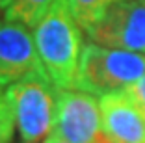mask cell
Returning a JSON list of instances; mask_svg holds the SVG:
<instances>
[{"label": "cell", "instance_id": "obj_7", "mask_svg": "<svg viewBox=\"0 0 145 143\" xmlns=\"http://www.w3.org/2000/svg\"><path fill=\"white\" fill-rule=\"evenodd\" d=\"M103 128L112 143H145V114L125 91L101 95Z\"/></svg>", "mask_w": 145, "mask_h": 143}, {"label": "cell", "instance_id": "obj_13", "mask_svg": "<svg viewBox=\"0 0 145 143\" xmlns=\"http://www.w3.org/2000/svg\"><path fill=\"white\" fill-rule=\"evenodd\" d=\"M9 4V0H0V9H2V11H4L6 9V6Z\"/></svg>", "mask_w": 145, "mask_h": 143}, {"label": "cell", "instance_id": "obj_1", "mask_svg": "<svg viewBox=\"0 0 145 143\" xmlns=\"http://www.w3.org/2000/svg\"><path fill=\"white\" fill-rule=\"evenodd\" d=\"M34 41L50 82L58 89H74L84 43L69 0H56L52 4L34 28Z\"/></svg>", "mask_w": 145, "mask_h": 143}, {"label": "cell", "instance_id": "obj_8", "mask_svg": "<svg viewBox=\"0 0 145 143\" xmlns=\"http://www.w3.org/2000/svg\"><path fill=\"white\" fill-rule=\"evenodd\" d=\"M56 0H9L4 9L8 21L22 22L28 28H35Z\"/></svg>", "mask_w": 145, "mask_h": 143}, {"label": "cell", "instance_id": "obj_4", "mask_svg": "<svg viewBox=\"0 0 145 143\" xmlns=\"http://www.w3.org/2000/svg\"><path fill=\"white\" fill-rule=\"evenodd\" d=\"M86 32L97 45L145 54V0L115 2Z\"/></svg>", "mask_w": 145, "mask_h": 143}, {"label": "cell", "instance_id": "obj_10", "mask_svg": "<svg viewBox=\"0 0 145 143\" xmlns=\"http://www.w3.org/2000/svg\"><path fill=\"white\" fill-rule=\"evenodd\" d=\"M15 132V115L6 91L0 87V143H11Z\"/></svg>", "mask_w": 145, "mask_h": 143}, {"label": "cell", "instance_id": "obj_9", "mask_svg": "<svg viewBox=\"0 0 145 143\" xmlns=\"http://www.w3.org/2000/svg\"><path fill=\"white\" fill-rule=\"evenodd\" d=\"M119 0H69V8L80 28L88 30L103 17V13Z\"/></svg>", "mask_w": 145, "mask_h": 143}, {"label": "cell", "instance_id": "obj_6", "mask_svg": "<svg viewBox=\"0 0 145 143\" xmlns=\"http://www.w3.org/2000/svg\"><path fill=\"white\" fill-rule=\"evenodd\" d=\"M34 74L48 76L28 26L8 19L0 21V87Z\"/></svg>", "mask_w": 145, "mask_h": 143}, {"label": "cell", "instance_id": "obj_2", "mask_svg": "<svg viewBox=\"0 0 145 143\" xmlns=\"http://www.w3.org/2000/svg\"><path fill=\"white\" fill-rule=\"evenodd\" d=\"M145 74V54L88 43L80 56L74 89L106 95L123 91Z\"/></svg>", "mask_w": 145, "mask_h": 143}, {"label": "cell", "instance_id": "obj_14", "mask_svg": "<svg viewBox=\"0 0 145 143\" xmlns=\"http://www.w3.org/2000/svg\"><path fill=\"white\" fill-rule=\"evenodd\" d=\"M0 11H2V9H0Z\"/></svg>", "mask_w": 145, "mask_h": 143}, {"label": "cell", "instance_id": "obj_12", "mask_svg": "<svg viewBox=\"0 0 145 143\" xmlns=\"http://www.w3.org/2000/svg\"><path fill=\"white\" fill-rule=\"evenodd\" d=\"M45 143H71V141H67V139H63L61 136H58V134H54V132H50V134L47 136V139H45Z\"/></svg>", "mask_w": 145, "mask_h": 143}, {"label": "cell", "instance_id": "obj_3", "mask_svg": "<svg viewBox=\"0 0 145 143\" xmlns=\"http://www.w3.org/2000/svg\"><path fill=\"white\" fill-rule=\"evenodd\" d=\"M48 76L34 74L6 87L21 143H41L52 132L58 112V93Z\"/></svg>", "mask_w": 145, "mask_h": 143}, {"label": "cell", "instance_id": "obj_11", "mask_svg": "<svg viewBox=\"0 0 145 143\" xmlns=\"http://www.w3.org/2000/svg\"><path fill=\"white\" fill-rule=\"evenodd\" d=\"M128 97L134 101V104L145 114V74L141 76L138 82H134L132 86H128L127 89H123Z\"/></svg>", "mask_w": 145, "mask_h": 143}, {"label": "cell", "instance_id": "obj_5", "mask_svg": "<svg viewBox=\"0 0 145 143\" xmlns=\"http://www.w3.org/2000/svg\"><path fill=\"white\" fill-rule=\"evenodd\" d=\"M52 132L71 143H112L104 134L99 101L95 95L80 89L58 91V112Z\"/></svg>", "mask_w": 145, "mask_h": 143}]
</instances>
